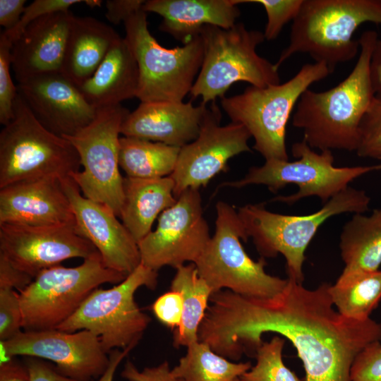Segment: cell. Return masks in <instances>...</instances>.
I'll use <instances>...</instances> for the list:
<instances>
[{"instance_id":"obj_1","label":"cell","mask_w":381,"mask_h":381,"mask_svg":"<svg viewBox=\"0 0 381 381\" xmlns=\"http://www.w3.org/2000/svg\"><path fill=\"white\" fill-rule=\"evenodd\" d=\"M329 284L308 289L288 277L284 290L270 298L243 296L229 290L212 294L198 339L231 361L253 353L262 335L274 332L288 339L303 363L302 381H351L356 356L381 341V324L356 320L334 308Z\"/></svg>"},{"instance_id":"obj_2","label":"cell","mask_w":381,"mask_h":381,"mask_svg":"<svg viewBox=\"0 0 381 381\" xmlns=\"http://www.w3.org/2000/svg\"><path fill=\"white\" fill-rule=\"evenodd\" d=\"M378 39L375 30L358 39L360 54L350 74L322 92L306 90L298 99L292 125L303 133L312 149L356 151L359 128L375 94L370 79L371 54Z\"/></svg>"},{"instance_id":"obj_3","label":"cell","mask_w":381,"mask_h":381,"mask_svg":"<svg viewBox=\"0 0 381 381\" xmlns=\"http://www.w3.org/2000/svg\"><path fill=\"white\" fill-rule=\"evenodd\" d=\"M367 22L381 25V0H303L289 45L274 64L279 68L294 54L304 53L332 72L356 56L360 44L353 34Z\"/></svg>"},{"instance_id":"obj_4","label":"cell","mask_w":381,"mask_h":381,"mask_svg":"<svg viewBox=\"0 0 381 381\" xmlns=\"http://www.w3.org/2000/svg\"><path fill=\"white\" fill-rule=\"evenodd\" d=\"M370 200L365 190L349 186L319 210L306 215L274 213L264 203L248 204L237 212L248 238H252L262 258L283 255L289 278L303 283L305 252L320 226L337 214H363L368 210Z\"/></svg>"},{"instance_id":"obj_5","label":"cell","mask_w":381,"mask_h":381,"mask_svg":"<svg viewBox=\"0 0 381 381\" xmlns=\"http://www.w3.org/2000/svg\"><path fill=\"white\" fill-rule=\"evenodd\" d=\"M199 35L203 43V60L189 93L192 99L201 97V103L207 104L217 97L223 98L237 82L259 87L280 83L279 68L256 52L257 47L265 40L262 32L248 30L238 23L228 29L206 25Z\"/></svg>"},{"instance_id":"obj_6","label":"cell","mask_w":381,"mask_h":381,"mask_svg":"<svg viewBox=\"0 0 381 381\" xmlns=\"http://www.w3.org/2000/svg\"><path fill=\"white\" fill-rule=\"evenodd\" d=\"M332 72L323 62L303 65L290 80L265 87L250 85L242 93L221 99L231 122L241 124L254 138L253 148L265 159L289 160L286 126L302 94Z\"/></svg>"},{"instance_id":"obj_7","label":"cell","mask_w":381,"mask_h":381,"mask_svg":"<svg viewBox=\"0 0 381 381\" xmlns=\"http://www.w3.org/2000/svg\"><path fill=\"white\" fill-rule=\"evenodd\" d=\"M13 110L0 133V188L40 178L63 179L80 171L73 145L44 128L18 92Z\"/></svg>"},{"instance_id":"obj_8","label":"cell","mask_w":381,"mask_h":381,"mask_svg":"<svg viewBox=\"0 0 381 381\" xmlns=\"http://www.w3.org/2000/svg\"><path fill=\"white\" fill-rule=\"evenodd\" d=\"M216 212L214 234L194 263L212 294L226 289L243 296L270 298L281 293L288 279L267 273L264 258L254 261L248 256L241 243L248 238L235 208L219 201Z\"/></svg>"},{"instance_id":"obj_9","label":"cell","mask_w":381,"mask_h":381,"mask_svg":"<svg viewBox=\"0 0 381 381\" xmlns=\"http://www.w3.org/2000/svg\"><path fill=\"white\" fill-rule=\"evenodd\" d=\"M127 276L107 267L98 251L73 267L61 265L40 272L19 291L25 331L54 329L67 320L95 289Z\"/></svg>"},{"instance_id":"obj_10","label":"cell","mask_w":381,"mask_h":381,"mask_svg":"<svg viewBox=\"0 0 381 381\" xmlns=\"http://www.w3.org/2000/svg\"><path fill=\"white\" fill-rule=\"evenodd\" d=\"M128 43L138 64L136 97L143 102H183L190 93L203 60L200 35L182 47L161 46L148 30L141 9L124 22Z\"/></svg>"},{"instance_id":"obj_11","label":"cell","mask_w":381,"mask_h":381,"mask_svg":"<svg viewBox=\"0 0 381 381\" xmlns=\"http://www.w3.org/2000/svg\"><path fill=\"white\" fill-rule=\"evenodd\" d=\"M157 272L141 263L127 277L110 289L97 288L78 309L57 329L87 330L99 340L104 351L133 349L142 338L151 318L135 301L141 286L155 289Z\"/></svg>"},{"instance_id":"obj_12","label":"cell","mask_w":381,"mask_h":381,"mask_svg":"<svg viewBox=\"0 0 381 381\" xmlns=\"http://www.w3.org/2000/svg\"><path fill=\"white\" fill-rule=\"evenodd\" d=\"M291 153L296 160L267 159L262 166L250 167L242 179L222 183L216 192L225 186L240 188L254 184L266 186L270 191L276 193L286 186L294 184L298 188L297 192L278 195L272 200L292 205L303 198L315 196L325 204L358 177L381 170V164L336 167L331 150L318 153L303 140L292 144Z\"/></svg>"},{"instance_id":"obj_13","label":"cell","mask_w":381,"mask_h":381,"mask_svg":"<svg viewBox=\"0 0 381 381\" xmlns=\"http://www.w3.org/2000/svg\"><path fill=\"white\" fill-rule=\"evenodd\" d=\"M129 113L121 104L98 109L89 125L63 136L75 148L83 167L71 178L85 197L107 205L119 217L123 201L119 134Z\"/></svg>"},{"instance_id":"obj_14","label":"cell","mask_w":381,"mask_h":381,"mask_svg":"<svg viewBox=\"0 0 381 381\" xmlns=\"http://www.w3.org/2000/svg\"><path fill=\"white\" fill-rule=\"evenodd\" d=\"M210 239L200 191L188 189L161 213L156 229L138 243L140 263L156 272L165 266L176 269L188 262L195 263Z\"/></svg>"},{"instance_id":"obj_15","label":"cell","mask_w":381,"mask_h":381,"mask_svg":"<svg viewBox=\"0 0 381 381\" xmlns=\"http://www.w3.org/2000/svg\"><path fill=\"white\" fill-rule=\"evenodd\" d=\"M0 363L17 356L52 361L61 374L76 381L99 378L109 364V353L99 339L85 329L24 330L8 341H0Z\"/></svg>"},{"instance_id":"obj_16","label":"cell","mask_w":381,"mask_h":381,"mask_svg":"<svg viewBox=\"0 0 381 381\" xmlns=\"http://www.w3.org/2000/svg\"><path fill=\"white\" fill-rule=\"evenodd\" d=\"M222 114L214 103L208 108L199 135L181 147L174 172L177 198L188 189L205 187L217 174L226 171L229 160L240 153L250 152L248 141L251 137L241 124L231 122L221 126Z\"/></svg>"},{"instance_id":"obj_17","label":"cell","mask_w":381,"mask_h":381,"mask_svg":"<svg viewBox=\"0 0 381 381\" xmlns=\"http://www.w3.org/2000/svg\"><path fill=\"white\" fill-rule=\"evenodd\" d=\"M75 225L33 226L0 224V255L32 277L64 260H83L97 252Z\"/></svg>"},{"instance_id":"obj_18","label":"cell","mask_w":381,"mask_h":381,"mask_svg":"<svg viewBox=\"0 0 381 381\" xmlns=\"http://www.w3.org/2000/svg\"><path fill=\"white\" fill-rule=\"evenodd\" d=\"M78 233L100 254L104 265L126 276L140 264L138 243L107 205L85 197L71 178L61 179Z\"/></svg>"},{"instance_id":"obj_19","label":"cell","mask_w":381,"mask_h":381,"mask_svg":"<svg viewBox=\"0 0 381 381\" xmlns=\"http://www.w3.org/2000/svg\"><path fill=\"white\" fill-rule=\"evenodd\" d=\"M18 92L37 120L59 135H72L89 125L97 109L61 72L37 75L18 83Z\"/></svg>"},{"instance_id":"obj_20","label":"cell","mask_w":381,"mask_h":381,"mask_svg":"<svg viewBox=\"0 0 381 381\" xmlns=\"http://www.w3.org/2000/svg\"><path fill=\"white\" fill-rule=\"evenodd\" d=\"M75 225L61 179L44 177L0 188V224Z\"/></svg>"},{"instance_id":"obj_21","label":"cell","mask_w":381,"mask_h":381,"mask_svg":"<svg viewBox=\"0 0 381 381\" xmlns=\"http://www.w3.org/2000/svg\"><path fill=\"white\" fill-rule=\"evenodd\" d=\"M73 17L68 11L38 18L13 42L11 67L18 83L37 75L61 72Z\"/></svg>"},{"instance_id":"obj_22","label":"cell","mask_w":381,"mask_h":381,"mask_svg":"<svg viewBox=\"0 0 381 381\" xmlns=\"http://www.w3.org/2000/svg\"><path fill=\"white\" fill-rule=\"evenodd\" d=\"M207 109L191 102H143L128 114L121 133L182 147L198 138Z\"/></svg>"},{"instance_id":"obj_23","label":"cell","mask_w":381,"mask_h":381,"mask_svg":"<svg viewBox=\"0 0 381 381\" xmlns=\"http://www.w3.org/2000/svg\"><path fill=\"white\" fill-rule=\"evenodd\" d=\"M241 3L243 0H148L143 10L162 16L160 30L185 44L204 25L234 26L241 14L237 5Z\"/></svg>"},{"instance_id":"obj_24","label":"cell","mask_w":381,"mask_h":381,"mask_svg":"<svg viewBox=\"0 0 381 381\" xmlns=\"http://www.w3.org/2000/svg\"><path fill=\"white\" fill-rule=\"evenodd\" d=\"M138 83L136 60L125 38L120 37L95 73L78 88L87 102L98 109L136 97Z\"/></svg>"},{"instance_id":"obj_25","label":"cell","mask_w":381,"mask_h":381,"mask_svg":"<svg viewBox=\"0 0 381 381\" xmlns=\"http://www.w3.org/2000/svg\"><path fill=\"white\" fill-rule=\"evenodd\" d=\"M119 34L92 17H73L61 72L78 87L96 71Z\"/></svg>"},{"instance_id":"obj_26","label":"cell","mask_w":381,"mask_h":381,"mask_svg":"<svg viewBox=\"0 0 381 381\" xmlns=\"http://www.w3.org/2000/svg\"><path fill=\"white\" fill-rule=\"evenodd\" d=\"M123 201L119 217L137 243L151 231L155 220L173 206L174 182L171 176L156 179L124 177Z\"/></svg>"},{"instance_id":"obj_27","label":"cell","mask_w":381,"mask_h":381,"mask_svg":"<svg viewBox=\"0 0 381 381\" xmlns=\"http://www.w3.org/2000/svg\"><path fill=\"white\" fill-rule=\"evenodd\" d=\"M339 248L344 267L336 283L379 270L381 265V209L354 214L344 226Z\"/></svg>"},{"instance_id":"obj_28","label":"cell","mask_w":381,"mask_h":381,"mask_svg":"<svg viewBox=\"0 0 381 381\" xmlns=\"http://www.w3.org/2000/svg\"><path fill=\"white\" fill-rule=\"evenodd\" d=\"M170 290L183 297V309L179 326L174 329L173 344L176 348L188 346L198 341V331L208 308L212 291L199 276L194 263L176 268Z\"/></svg>"},{"instance_id":"obj_29","label":"cell","mask_w":381,"mask_h":381,"mask_svg":"<svg viewBox=\"0 0 381 381\" xmlns=\"http://www.w3.org/2000/svg\"><path fill=\"white\" fill-rule=\"evenodd\" d=\"M181 147L132 138H120L119 166L127 176L156 179L174 171Z\"/></svg>"},{"instance_id":"obj_30","label":"cell","mask_w":381,"mask_h":381,"mask_svg":"<svg viewBox=\"0 0 381 381\" xmlns=\"http://www.w3.org/2000/svg\"><path fill=\"white\" fill-rule=\"evenodd\" d=\"M251 367L250 362L235 363L225 358L198 340L187 346L186 354L171 373L181 381H231Z\"/></svg>"},{"instance_id":"obj_31","label":"cell","mask_w":381,"mask_h":381,"mask_svg":"<svg viewBox=\"0 0 381 381\" xmlns=\"http://www.w3.org/2000/svg\"><path fill=\"white\" fill-rule=\"evenodd\" d=\"M329 291L341 315L356 320H367L381 299V270L329 285Z\"/></svg>"},{"instance_id":"obj_32","label":"cell","mask_w":381,"mask_h":381,"mask_svg":"<svg viewBox=\"0 0 381 381\" xmlns=\"http://www.w3.org/2000/svg\"><path fill=\"white\" fill-rule=\"evenodd\" d=\"M285 339L274 337L269 341H263L256 350V363L243 373L242 381H302L285 365L282 351Z\"/></svg>"},{"instance_id":"obj_33","label":"cell","mask_w":381,"mask_h":381,"mask_svg":"<svg viewBox=\"0 0 381 381\" xmlns=\"http://www.w3.org/2000/svg\"><path fill=\"white\" fill-rule=\"evenodd\" d=\"M356 152L361 157L381 159V92L375 94L362 119Z\"/></svg>"},{"instance_id":"obj_34","label":"cell","mask_w":381,"mask_h":381,"mask_svg":"<svg viewBox=\"0 0 381 381\" xmlns=\"http://www.w3.org/2000/svg\"><path fill=\"white\" fill-rule=\"evenodd\" d=\"M13 41L2 31L0 35V123L7 125L13 117V107L18 95L11 78Z\"/></svg>"},{"instance_id":"obj_35","label":"cell","mask_w":381,"mask_h":381,"mask_svg":"<svg viewBox=\"0 0 381 381\" xmlns=\"http://www.w3.org/2000/svg\"><path fill=\"white\" fill-rule=\"evenodd\" d=\"M303 0H243V3L261 4L267 13V22L264 36L267 40L276 39L283 27L297 16Z\"/></svg>"},{"instance_id":"obj_36","label":"cell","mask_w":381,"mask_h":381,"mask_svg":"<svg viewBox=\"0 0 381 381\" xmlns=\"http://www.w3.org/2000/svg\"><path fill=\"white\" fill-rule=\"evenodd\" d=\"M23 328L19 293L12 289L0 288V341H6Z\"/></svg>"},{"instance_id":"obj_37","label":"cell","mask_w":381,"mask_h":381,"mask_svg":"<svg viewBox=\"0 0 381 381\" xmlns=\"http://www.w3.org/2000/svg\"><path fill=\"white\" fill-rule=\"evenodd\" d=\"M87 0H35L25 7L18 25L11 31L3 32L13 42L19 37L27 26L34 20L45 16L69 11L71 6L86 4Z\"/></svg>"},{"instance_id":"obj_38","label":"cell","mask_w":381,"mask_h":381,"mask_svg":"<svg viewBox=\"0 0 381 381\" xmlns=\"http://www.w3.org/2000/svg\"><path fill=\"white\" fill-rule=\"evenodd\" d=\"M351 381H381V343L370 344L355 358L351 365Z\"/></svg>"},{"instance_id":"obj_39","label":"cell","mask_w":381,"mask_h":381,"mask_svg":"<svg viewBox=\"0 0 381 381\" xmlns=\"http://www.w3.org/2000/svg\"><path fill=\"white\" fill-rule=\"evenodd\" d=\"M183 309L182 295L172 290L159 296L152 305V311L157 319L171 329L180 324Z\"/></svg>"},{"instance_id":"obj_40","label":"cell","mask_w":381,"mask_h":381,"mask_svg":"<svg viewBox=\"0 0 381 381\" xmlns=\"http://www.w3.org/2000/svg\"><path fill=\"white\" fill-rule=\"evenodd\" d=\"M121 376L128 381H178L173 375L168 361L138 370L131 361H127Z\"/></svg>"},{"instance_id":"obj_41","label":"cell","mask_w":381,"mask_h":381,"mask_svg":"<svg viewBox=\"0 0 381 381\" xmlns=\"http://www.w3.org/2000/svg\"><path fill=\"white\" fill-rule=\"evenodd\" d=\"M33 279L34 277L15 267L0 255V288H9L19 292L27 287Z\"/></svg>"},{"instance_id":"obj_42","label":"cell","mask_w":381,"mask_h":381,"mask_svg":"<svg viewBox=\"0 0 381 381\" xmlns=\"http://www.w3.org/2000/svg\"><path fill=\"white\" fill-rule=\"evenodd\" d=\"M27 357L24 363L30 373V381H76L61 374L56 366L47 361Z\"/></svg>"},{"instance_id":"obj_43","label":"cell","mask_w":381,"mask_h":381,"mask_svg":"<svg viewBox=\"0 0 381 381\" xmlns=\"http://www.w3.org/2000/svg\"><path fill=\"white\" fill-rule=\"evenodd\" d=\"M143 0H107V19L114 25L125 22L132 15L143 9Z\"/></svg>"},{"instance_id":"obj_44","label":"cell","mask_w":381,"mask_h":381,"mask_svg":"<svg viewBox=\"0 0 381 381\" xmlns=\"http://www.w3.org/2000/svg\"><path fill=\"white\" fill-rule=\"evenodd\" d=\"M25 3V0H0V25L4 31H11L18 25Z\"/></svg>"},{"instance_id":"obj_45","label":"cell","mask_w":381,"mask_h":381,"mask_svg":"<svg viewBox=\"0 0 381 381\" xmlns=\"http://www.w3.org/2000/svg\"><path fill=\"white\" fill-rule=\"evenodd\" d=\"M0 381H30L28 369L14 358L0 363Z\"/></svg>"},{"instance_id":"obj_46","label":"cell","mask_w":381,"mask_h":381,"mask_svg":"<svg viewBox=\"0 0 381 381\" xmlns=\"http://www.w3.org/2000/svg\"><path fill=\"white\" fill-rule=\"evenodd\" d=\"M370 73L375 92H381V40L377 39L374 46L370 64Z\"/></svg>"},{"instance_id":"obj_47","label":"cell","mask_w":381,"mask_h":381,"mask_svg":"<svg viewBox=\"0 0 381 381\" xmlns=\"http://www.w3.org/2000/svg\"><path fill=\"white\" fill-rule=\"evenodd\" d=\"M132 349H114L109 353V364L105 372L98 378L97 381H113L116 370L122 361L127 356Z\"/></svg>"},{"instance_id":"obj_48","label":"cell","mask_w":381,"mask_h":381,"mask_svg":"<svg viewBox=\"0 0 381 381\" xmlns=\"http://www.w3.org/2000/svg\"><path fill=\"white\" fill-rule=\"evenodd\" d=\"M231 381H242V380L240 379V377H238V378H236V379H234V380H233Z\"/></svg>"},{"instance_id":"obj_49","label":"cell","mask_w":381,"mask_h":381,"mask_svg":"<svg viewBox=\"0 0 381 381\" xmlns=\"http://www.w3.org/2000/svg\"><path fill=\"white\" fill-rule=\"evenodd\" d=\"M178 381H181V380H178Z\"/></svg>"}]
</instances>
